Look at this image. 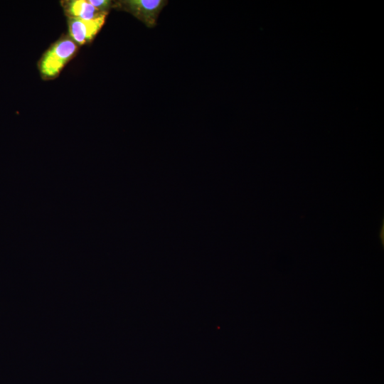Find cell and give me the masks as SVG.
I'll list each match as a JSON object with an SVG mask.
<instances>
[{
  "label": "cell",
  "mask_w": 384,
  "mask_h": 384,
  "mask_svg": "<svg viewBox=\"0 0 384 384\" xmlns=\"http://www.w3.org/2000/svg\"><path fill=\"white\" fill-rule=\"evenodd\" d=\"M78 45L70 36L60 38L42 55L38 63L41 75L44 79H53L75 56Z\"/></svg>",
  "instance_id": "cell-1"
},
{
  "label": "cell",
  "mask_w": 384,
  "mask_h": 384,
  "mask_svg": "<svg viewBox=\"0 0 384 384\" xmlns=\"http://www.w3.org/2000/svg\"><path fill=\"white\" fill-rule=\"evenodd\" d=\"M167 2L164 0H121L113 1V8L131 14L147 27L152 28L156 25L159 14Z\"/></svg>",
  "instance_id": "cell-2"
},
{
  "label": "cell",
  "mask_w": 384,
  "mask_h": 384,
  "mask_svg": "<svg viewBox=\"0 0 384 384\" xmlns=\"http://www.w3.org/2000/svg\"><path fill=\"white\" fill-rule=\"evenodd\" d=\"M107 14L92 19L68 18L69 36L77 45L90 43L95 37L105 23Z\"/></svg>",
  "instance_id": "cell-3"
},
{
  "label": "cell",
  "mask_w": 384,
  "mask_h": 384,
  "mask_svg": "<svg viewBox=\"0 0 384 384\" xmlns=\"http://www.w3.org/2000/svg\"><path fill=\"white\" fill-rule=\"evenodd\" d=\"M61 4L68 18L88 20L106 14L97 11L87 0L62 1Z\"/></svg>",
  "instance_id": "cell-4"
},
{
  "label": "cell",
  "mask_w": 384,
  "mask_h": 384,
  "mask_svg": "<svg viewBox=\"0 0 384 384\" xmlns=\"http://www.w3.org/2000/svg\"><path fill=\"white\" fill-rule=\"evenodd\" d=\"M89 2L100 12L108 14L109 10L113 8V1L110 0H89Z\"/></svg>",
  "instance_id": "cell-5"
}]
</instances>
